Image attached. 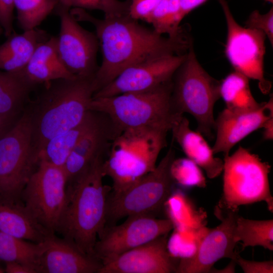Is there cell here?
<instances>
[{
	"instance_id": "25",
	"label": "cell",
	"mask_w": 273,
	"mask_h": 273,
	"mask_svg": "<svg viewBox=\"0 0 273 273\" xmlns=\"http://www.w3.org/2000/svg\"><path fill=\"white\" fill-rule=\"evenodd\" d=\"M47 246V241L34 243L0 232V260L21 263L36 273H39L40 258Z\"/></svg>"
},
{
	"instance_id": "31",
	"label": "cell",
	"mask_w": 273,
	"mask_h": 273,
	"mask_svg": "<svg viewBox=\"0 0 273 273\" xmlns=\"http://www.w3.org/2000/svg\"><path fill=\"white\" fill-rule=\"evenodd\" d=\"M173 229L174 231L167 241V248L172 256L179 259L193 256L209 230L206 226L198 229Z\"/></svg>"
},
{
	"instance_id": "20",
	"label": "cell",
	"mask_w": 273,
	"mask_h": 273,
	"mask_svg": "<svg viewBox=\"0 0 273 273\" xmlns=\"http://www.w3.org/2000/svg\"><path fill=\"white\" fill-rule=\"evenodd\" d=\"M173 141L179 145L187 158L204 170L209 178H214L222 172L223 160L214 154L204 136L190 127L183 116L171 129Z\"/></svg>"
},
{
	"instance_id": "19",
	"label": "cell",
	"mask_w": 273,
	"mask_h": 273,
	"mask_svg": "<svg viewBox=\"0 0 273 273\" xmlns=\"http://www.w3.org/2000/svg\"><path fill=\"white\" fill-rule=\"evenodd\" d=\"M39 273H98L102 265L97 257L82 252L71 242L55 234L47 240Z\"/></svg>"
},
{
	"instance_id": "14",
	"label": "cell",
	"mask_w": 273,
	"mask_h": 273,
	"mask_svg": "<svg viewBox=\"0 0 273 273\" xmlns=\"http://www.w3.org/2000/svg\"><path fill=\"white\" fill-rule=\"evenodd\" d=\"M239 210H223L216 207L214 214L220 223L209 229L195 254L189 258H179L176 272H211L214 264L220 259L235 260L238 254L235 251L237 244L234 240V230Z\"/></svg>"
},
{
	"instance_id": "3",
	"label": "cell",
	"mask_w": 273,
	"mask_h": 273,
	"mask_svg": "<svg viewBox=\"0 0 273 273\" xmlns=\"http://www.w3.org/2000/svg\"><path fill=\"white\" fill-rule=\"evenodd\" d=\"M94 78H62L46 83L35 108L29 112L33 147L37 158L48 141L85 118L96 92Z\"/></svg>"
},
{
	"instance_id": "22",
	"label": "cell",
	"mask_w": 273,
	"mask_h": 273,
	"mask_svg": "<svg viewBox=\"0 0 273 273\" xmlns=\"http://www.w3.org/2000/svg\"><path fill=\"white\" fill-rule=\"evenodd\" d=\"M27 79L36 85L59 79L76 78L62 63L57 50V37L51 36L35 49L22 70Z\"/></svg>"
},
{
	"instance_id": "29",
	"label": "cell",
	"mask_w": 273,
	"mask_h": 273,
	"mask_svg": "<svg viewBox=\"0 0 273 273\" xmlns=\"http://www.w3.org/2000/svg\"><path fill=\"white\" fill-rule=\"evenodd\" d=\"M234 240L242 242L243 251L248 247L261 246L273 251V220H252L238 216Z\"/></svg>"
},
{
	"instance_id": "8",
	"label": "cell",
	"mask_w": 273,
	"mask_h": 273,
	"mask_svg": "<svg viewBox=\"0 0 273 273\" xmlns=\"http://www.w3.org/2000/svg\"><path fill=\"white\" fill-rule=\"evenodd\" d=\"M175 159L171 146L155 168L124 191L108 196L106 224L111 225L124 217L151 214L160 211L172 191L174 183L171 165Z\"/></svg>"
},
{
	"instance_id": "39",
	"label": "cell",
	"mask_w": 273,
	"mask_h": 273,
	"mask_svg": "<svg viewBox=\"0 0 273 273\" xmlns=\"http://www.w3.org/2000/svg\"><path fill=\"white\" fill-rule=\"evenodd\" d=\"M4 270L7 273H36L33 268L15 262H5Z\"/></svg>"
},
{
	"instance_id": "2",
	"label": "cell",
	"mask_w": 273,
	"mask_h": 273,
	"mask_svg": "<svg viewBox=\"0 0 273 273\" xmlns=\"http://www.w3.org/2000/svg\"><path fill=\"white\" fill-rule=\"evenodd\" d=\"M106 154L97 155L76 179L67 184L65 204L56 232L82 252L94 256L95 244L106 223L110 190L103 183Z\"/></svg>"
},
{
	"instance_id": "32",
	"label": "cell",
	"mask_w": 273,
	"mask_h": 273,
	"mask_svg": "<svg viewBox=\"0 0 273 273\" xmlns=\"http://www.w3.org/2000/svg\"><path fill=\"white\" fill-rule=\"evenodd\" d=\"M130 3L131 0H59L58 5L69 9L101 11L108 18L129 15Z\"/></svg>"
},
{
	"instance_id": "28",
	"label": "cell",
	"mask_w": 273,
	"mask_h": 273,
	"mask_svg": "<svg viewBox=\"0 0 273 273\" xmlns=\"http://www.w3.org/2000/svg\"><path fill=\"white\" fill-rule=\"evenodd\" d=\"M164 207L174 228L198 229L206 226L207 213L198 208L183 192H172Z\"/></svg>"
},
{
	"instance_id": "12",
	"label": "cell",
	"mask_w": 273,
	"mask_h": 273,
	"mask_svg": "<svg viewBox=\"0 0 273 273\" xmlns=\"http://www.w3.org/2000/svg\"><path fill=\"white\" fill-rule=\"evenodd\" d=\"M69 9L58 5L54 10L60 18V30L57 50L65 68L76 77L94 78L99 66V41L96 33L82 27Z\"/></svg>"
},
{
	"instance_id": "6",
	"label": "cell",
	"mask_w": 273,
	"mask_h": 273,
	"mask_svg": "<svg viewBox=\"0 0 273 273\" xmlns=\"http://www.w3.org/2000/svg\"><path fill=\"white\" fill-rule=\"evenodd\" d=\"M220 81L201 65L191 42L186 57L172 78V99L177 111L196 120V131L212 140L215 130L213 110L220 98Z\"/></svg>"
},
{
	"instance_id": "7",
	"label": "cell",
	"mask_w": 273,
	"mask_h": 273,
	"mask_svg": "<svg viewBox=\"0 0 273 273\" xmlns=\"http://www.w3.org/2000/svg\"><path fill=\"white\" fill-rule=\"evenodd\" d=\"M223 160L222 193L216 207L223 210H239L242 205L264 202L272 212L269 163L242 146L224 156Z\"/></svg>"
},
{
	"instance_id": "18",
	"label": "cell",
	"mask_w": 273,
	"mask_h": 273,
	"mask_svg": "<svg viewBox=\"0 0 273 273\" xmlns=\"http://www.w3.org/2000/svg\"><path fill=\"white\" fill-rule=\"evenodd\" d=\"M100 113L96 123L81 138L62 167L67 184L76 179L97 155L107 153L120 133L109 118Z\"/></svg>"
},
{
	"instance_id": "4",
	"label": "cell",
	"mask_w": 273,
	"mask_h": 273,
	"mask_svg": "<svg viewBox=\"0 0 273 273\" xmlns=\"http://www.w3.org/2000/svg\"><path fill=\"white\" fill-rule=\"evenodd\" d=\"M172 90V79L147 90L93 98L89 110L106 115L119 133L142 127L168 131L184 116L174 106Z\"/></svg>"
},
{
	"instance_id": "43",
	"label": "cell",
	"mask_w": 273,
	"mask_h": 273,
	"mask_svg": "<svg viewBox=\"0 0 273 273\" xmlns=\"http://www.w3.org/2000/svg\"><path fill=\"white\" fill-rule=\"evenodd\" d=\"M4 272H5L4 268H3V267H2L0 266V273H4Z\"/></svg>"
},
{
	"instance_id": "41",
	"label": "cell",
	"mask_w": 273,
	"mask_h": 273,
	"mask_svg": "<svg viewBox=\"0 0 273 273\" xmlns=\"http://www.w3.org/2000/svg\"><path fill=\"white\" fill-rule=\"evenodd\" d=\"M263 138L265 140H272L273 139V116H270L265 122L262 127Z\"/></svg>"
},
{
	"instance_id": "11",
	"label": "cell",
	"mask_w": 273,
	"mask_h": 273,
	"mask_svg": "<svg viewBox=\"0 0 273 273\" xmlns=\"http://www.w3.org/2000/svg\"><path fill=\"white\" fill-rule=\"evenodd\" d=\"M223 12L227 28L225 53L234 71L256 80L263 94H268L271 82L264 76L265 34L243 27L236 20L226 0H218Z\"/></svg>"
},
{
	"instance_id": "42",
	"label": "cell",
	"mask_w": 273,
	"mask_h": 273,
	"mask_svg": "<svg viewBox=\"0 0 273 273\" xmlns=\"http://www.w3.org/2000/svg\"><path fill=\"white\" fill-rule=\"evenodd\" d=\"M236 262L235 260H231V261L229 264L222 269H216L214 267L212 269L211 272H229L232 273L235 272V265Z\"/></svg>"
},
{
	"instance_id": "17",
	"label": "cell",
	"mask_w": 273,
	"mask_h": 273,
	"mask_svg": "<svg viewBox=\"0 0 273 273\" xmlns=\"http://www.w3.org/2000/svg\"><path fill=\"white\" fill-rule=\"evenodd\" d=\"M270 116H273L272 96L253 110L233 111L224 109L215 119L216 138L212 147L214 154L229 155L234 146L254 131L261 128Z\"/></svg>"
},
{
	"instance_id": "16",
	"label": "cell",
	"mask_w": 273,
	"mask_h": 273,
	"mask_svg": "<svg viewBox=\"0 0 273 273\" xmlns=\"http://www.w3.org/2000/svg\"><path fill=\"white\" fill-rule=\"evenodd\" d=\"M168 235L102 261L98 273L176 272L178 261L168 250Z\"/></svg>"
},
{
	"instance_id": "45",
	"label": "cell",
	"mask_w": 273,
	"mask_h": 273,
	"mask_svg": "<svg viewBox=\"0 0 273 273\" xmlns=\"http://www.w3.org/2000/svg\"><path fill=\"white\" fill-rule=\"evenodd\" d=\"M264 1H266L267 2H269L270 3H271V4L273 3V0H264Z\"/></svg>"
},
{
	"instance_id": "30",
	"label": "cell",
	"mask_w": 273,
	"mask_h": 273,
	"mask_svg": "<svg viewBox=\"0 0 273 273\" xmlns=\"http://www.w3.org/2000/svg\"><path fill=\"white\" fill-rule=\"evenodd\" d=\"M59 0H14L19 27L23 31L35 29L52 12Z\"/></svg>"
},
{
	"instance_id": "15",
	"label": "cell",
	"mask_w": 273,
	"mask_h": 273,
	"mask_svg": "<svg viewBox=\"0 0 273 273\" xmlns=\"http://www.w3.org/2000/svg\"><path fill=\"white\" fill-rule=\"evenodd\" d=\"M186 55L165 56L129 67L96 92L93 98L147 90L169 81Z\"/></svg>"
},
{
	"instance_id": "26",
	"label": "cell",
	"mask_w": 273,
	"mask_h": 273,
	"mask_svg": "<svg viewBox=\"0 0 273 273\" xmlns=\"http://www.w3.org/2000/svg\"><path fill=\"white\" fill-rule=\"evenodd\" d=\"M22 70L16 72L0 70V114L17 116L20 107L35 86L27 79Z\"/></svg>"
},
{
	"instance_id": "23",
	"label": "cell",
	"mask_w": 273,
	"mask_h": 273,
	"mask_svg": "<svg viewBox=\"0 0 273 273\" xmlns=\"http://www.w3.org/2000/svg\"><path fill=\"white\" fill-rule=\"evenodd\" d=\"M51 36L36 28L21 34H12L0 45V70L16 72L26 66L36 47Z\"/></svg>"
},
{
	"instance_id": "34",
	"label": "cell",
	"mask_w": 273,
	"mask_h": 273,
	"mask_svg": "<svg viewBox=\"0 0 273 273\" xmlns=\"http://www.w3.org/2000/svg\"><path fill=\"white\" fill-rule=\"evenodd\" d=\"M246 27L263 32L273 46V8L265 14L253 11L245 22Z\"/></svg>"
},
{
	"instance_id": "38",
	"label": "cell",
	"mask_w": 273,
	"mask_h": 273,
	"mask_svg": "<svg viewBox=\"0 0 273 273\" xmlns=\"http://www.w3.org/2000/svg\"><path fill=\"white\" fill-rule=\"evenodd\" d=\"M208 0H180V19L184 18L193 10L204 4Z\"/></svg>"
},
{
	"instance_id": "24",
	"label": "cell",
	"mask_w": 273,
	"mask_h": 273,
	"mask_svg": "<svg viewBox=\"0 0 273 273\" xmlns=\"http://www.w3.org/2000/svg\"><path fill=\"white\" fill-rule=\"evenodd\" d=\"M100 115L99 112L90 110L78 125L48 141L38 154V161L63 167L79 140L96 123Z\"/></svg>"
},
{
	"instance_id": "33",
	"label": "cell",
	"mask_w": 273,
	"mask_h": 273,
	"mask_svg": "<svg viewBox=\"0 0 273 273\" xmlns=\"http://www.w3.org/2000/svg\"><path fill=\"white\" fill-rule=\"evenodd\" d=\"M170 172L174 183L185 187L205 188L206 178L201 168L190 159H174Z\"/></svg>"
},
{
	"instance_id": "13",
	"label": "cell",
	"mask_w": 273,
	"mask_h": 273,
	"mask_svg": "<svg viewBox=\"0 0 273 273\" xmlns=\"http://www.w3.org/2000/svg\"><path fill=\"white\" fill-rule=\"evenodd\" d=\"M174 229L168 218L151 214L127 217L119 225L105 226L94 247V255L101 262L168 234Z\"/></svg>"
},
{
	"instance_id": "40",
	"label": "cell",
	"mask_w": 273,
	"mask_h": 273,
	"mask_svg": "<svg viewBox=\"0 0 273 273\" xmlns=\"http://www.w3.org/2000/svg\"><path fill=\"white\" fill-rule=\"evenodd\" d=\"M17 120V116L0 114V138L10 129Z\"/></svg>"
},
{
	"instance_id": "36",
	"label": "cell",
	"mask_w": 273,
	"mask_h": 273,
	"mask_svg": "<svg viewBox=\"0 0 273 273\" xmlns=\"http://www.w3.org/2000/svg\"><path fill=\"white\" fill-rule=\"evenodd\" d=\"M14 0H0V26L4 34L9 37L13 31Z\"/></svg>"
},
{
	"instance_id": "5",
	"label": "cell",
	"mask_w": 273,
	"mask_h": 273,
	"mask_svg": "<svg viewBox=\"0 0 273 273\" xmlns=\"http://www.w3.org/2000/svg\"><path fill=\"white\" fill-rule=\"evenodd\" d=\"M168 131L148 127L121 131L111 142L103 164L114 193L122 192L156 167L167 146Z\"/></svg>"
},
{
	"instance_id": "27",
	"label": "cell",
	"mask_w": 273,
	"mask_h": 273,
	"mask_svg": "<svg viewBox=\"0 0 273 273\" xmlns=\"http://www.w3.org/2000/svg\"><path fill=\"white\" fill-rule=\"evenodd\" d=\"M249 79L242 74L234 71L220 81V98L226 108L233 111H248L259 108L254 98L249 85Z\"/></svg>"
},
{
	"instance_id": "1",
	"label": "cell",
	"mask_w": 273,
	"mask_h": 273,
	"mask_svg": "<svg viewBox=\"0 0 273 273\" xmlns=\"http://www.w3.org/2000/svg\"><path fill=\"white\" fill-rule=\"evenodd\" d=\"M70 13L77 21L89 22L95 28L102 56L94 78L96 92L129 67L186 54L192 42L184 33L174 37L164 36L129 15L100 19L79 8H72Z\"/></svg>"
},
{
	"instance_id": "44",
	"label": "cell",
	"mask_w": 273,
	"mask_h": 273,
	"mask_svg": "<svg viewBox=\"0 0 273 273\" xmlns=\"http://www.w3.org/2000/svg\"><path fill=\"white\" fill-rule=\"evenodd\" d=\"M3 33H4L3 30L2 28V27L0 26V36Z\"/></svg>"
},
{
	"instance_id": "9",
	"label": "cell",
	"mask_w": 273,
	"mask_h": 273,
	"mask_svg": "<svg viewBox=\"0 0 273 273\" xmlns=\"http://www.w3.org/2000/svg\"><path fill=\"white\" fill-rule=\"evenodd\" d=\"M38 163L27 112L0 138V202H22V191Z\"/></svg>"
},
{
	"instance_id": "37",
	"label": "cell",
	"mask_w": 273,
	"mask_h": 273,
	"mask_svg": "<svg viewBox=\"0 0 273 273\" xmlns=\"http://www.w3.org/2000/svg\"><path fill=\"white\" fill-rule=\"evenodd\" d=\"M237 263L245 273H272V260L256 261L246 260L238 254L236 259Z\"/></svg>"
},
{
	"instance_id": "10",
	"label": "cell",
	"mask_w": 273,
	"mask_h": 273,
	"mask_svg": "<svg viewBox=\"0 0 273 273\" xmlns=\"http://www.w3.org/2000/svg\"><path fill=\"white\" fill-rule=\"evenodd\" d=\"M67 184L62 167L39 161L21 194V200L31 214L55 233L65 204Z\"/></svg>"
},
{
	"instance_id": "35",
	"label": "cell",
	"mask_w": 273,
	"mask_h": 273,
	"mask_svg": "<svg viewBox=\"0 0 273 273\" xmlns=\"http://www.w3.org/2000/svg\"><path fill=\"white\" fill-rule=\"evenodd\" d=\"M162 0H131L129 15L136 20L147 22Z\"/></svg>"
},
{
	"instance_id": "21",
	"label": "cell",
	"mask_w": 273,
	"mask_h": 273,
	"mask_svg": "<svg viewBox=\"0 0 273 273\" xmlns=\"http://www.w3.org/2000/svg\"><path fill=\"white\" fill-rule=\"evenodd\" d=\"M0 232L34 243L55 234L41 225L23 202H0Z\"/></svg>"
}]
</instances>
